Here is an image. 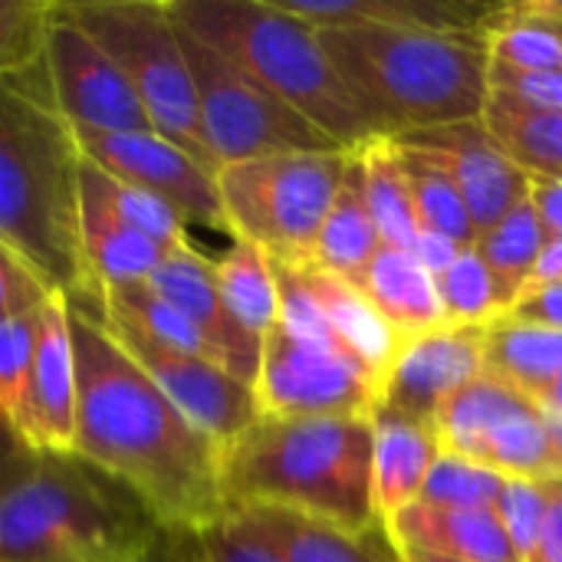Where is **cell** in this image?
Here are the masks:
<instances>
[{
  "instance_id": "1",
  "label": "cell",
  "mask_w": 562,
  "mask_h": 562,
  "mask_svg": "<svg viewBox=\"0 0 562 562\" xmlns=\"http://www.w3.org/2000/svg\"><path fill=\"white\" fill-rule=\"evenodd\" d=\"M66 303L79 379L72 454L132 487L161 527H211L227 510L221 448L168 402L95 306Z\"/></svg>"
},
{
  "instance_id": "2",
  "label": "cell",
  "mask_w": 562,
  "mask_h": 562,
  "mask_svg": "<svg viewBox=\"0 0 562 562\" xmlns=\"http://www.w3.org/2000/svg\"><path fill=\"white\" fill-rule=\"evenodd\" d=\"M79 165L82 148L49 99L43 63L0 79V244L49 293L102 313L79 240Z\"/></svg>"
},
{
  "instance_id": "3",
  "label": "cell",
  "mask_w": 562,
  "mask_h": 562,
  "mask_svg": "<svg viewBox=\"0 0 562 562\" xmlns=\"http://www.w3.org/2000/svg\"><path fill=\"white\" fill-rule=\"evenodd\" d=\"M372 418L260 415L221 448L227 507H286L349 530L382 524L372 507Z\"/></svg>"
},
{
  "instance_id": "4",
  "label": "cell",
  "mask_w": 562,
  "mask_h": 562,
  "mask_svg": "<svg viewBox=\"0 0 562 562\" xmlns=\"http://www.w3.org/2000/svg\"><path fill=\"white\" fill-rule=\"evenodd\" d=\"M316 36L342 82L385 135H408L484 115L491 99V56L481 30L323 26Z\"/></svg>"
},
{
  "instance_id": "5",
  "label": "cell",
  "mask_w": 562,
  "mask_h": 562,
  "mask_svg": "<svg viewBox=\"0 0 562 562\" xmlns=\"http://www.w3.org/2000/svg\"><path fill=\"white\" fill-rule=\"evenodd\" d=\"M161 530L132 487L79 454H33L0 494V562H145Z\"/></svg>"
},
{
  "instance_id": "6",
  "label": "cell",
  "mask_w": 562,
  "mask_h": 562,
  "mask_svg": "<svg viewBox=\"0 0 562 562\" xmlns=\"http://www.w3.org/2000/svg\"><path fill=\"white\" fill-rule=\"evenodd\" d=\"M181 30L224 53L346 151L385 135L342 82L316 30L277 0H168Z\"/></svg>"
},
{
  "instance_id": "7",
  "label": "cell",
  "mask_w": 562,
  "mask_h": 562,
  "mask_svg": "<svg viewBox=\"0 0 562 562\" xmlns=\"http://www.w3.org/2000/svg\"><path fill=\"white\" fill-rule=\"evenodd\" d=\"M56 13L89 33L135 89L155 135L217 175L207 151L198 92L168 0H53Z\"/></svg>"
},
{
  "instance_id": "8",
  "label": "cell",
  "mask_w": 562,
  "mask_h": 562,
  "mask_svg": "<svg viewBox=\"0 0 562 562\" xmlns=\"http://www.w3.org/2000/svg\"><path fill=\"white\" fill-rule=\"evenodd\" d=\"M349 151H290L217 171L227 234L273 263L313 267L316 237L339 194Z\"/></svg>"
},
{
  "instance_id": "9",
  "label": "cell",
  "mask_w": 562,
  "mask_h": 562,
  "mask_svg": "<svg viewBox=\"0 0 562 562\" xmlns=\"http://www.w3.org/2000/svg\"><path fill=\"white\" fill-rule=\"evenodd\" d=\"M207 151L221 168L290 151H346L214 46L181 30Z\"/></svg>"
},
{
  "instance_id": "10",
  "label": "cell",
  "mask_w": 562,
  "mask_h": 562,
  "mask_svg": "<svg viewBox=\"0 0 562 562\" xmlns=\"http://www.w3.org/2000/svg\"><path fill=\"white\" fill-rule=\"evenodd\" d=\"M435 435L441 454L464 458L507 481H550L547 412L487 372L438 408Z\"/></svg>"
},
{
  "instance_id": "11",
  "label": "cell",
  "mask_w": 562,
  "mask_h": 562,
  "mask_svg": "<svg viewBox=\"0 0 562 562\" xmlns=\"http://www.w3.org/2000/svg\"><path fill=\"white\" fill-rule=\"evenodd\" d=\"M260 415L277 418H375L382 385L342 352L277 326L263 339L257 375Z\"/></svg>"
},
{
  "instance_id": "12",
  "label": "cell",
  "mask_w": 562,
  "mask_h": 562,
  "mask_svg": "<svg viewBox=\"0 0 562 562\" xmlns=\"http://www.w3.org/2000/svg\"><path fill=\"white\" fill-rule=\"evenodd\" d=\"M280 286V323L286 333L329 346L366 369L379 385L398 356L402 336L366 303V296L316 267L273 263Z\"/></svg>"
},
{
  "instance_id": "13",
  "label": "cell",
  "mask_w": 562,
  "mask_h": 562,
  "mask_svg": "<svg viewBox=\"0 0 562 562\" xmlns=\"http://www.w3.org/2000/svg\"><path fill=\"white\" fill-rule=\"evenodd\" d=\"M43 72L49 99L56 112L72 125V132H155L122 69L89 33L63 20L56 3L43 46Z\"/></svg>"
},
{
  "instance_id": "14",
  "label": "cell",
  "mask_w": 562,
  "mask_h": 562,
  "mask_svg": "<svg viewBox=\"0 0 562 562\" xmlns=\"http://www.w3.org/2000/svg\"><path fill=\"white\" fill-rule=\"evenodd\" d=\"M82 158L109 178L165 201L188 227L227 231L217 175L155 132H76Z\"/></svg>"
},
{
  "instance_id": "15",
  "label": "cell",
  "mask_w": 562,
  "mask_h": 562,
  "mask_svg": "<svg viewBox=\"0 0 562 562\" xmlns=\"http://www.w3.org/2000/svg\"><path fill=\"white\" fill-rule=\"evenodd\" d=\"M112 336L145 369V375L168 395V402L217 448L231 445L260 418V402L254 385L240 382L224 366L201 356L161 349L122 329H112Z\"/></svg>"
},
{
  "instance_id": "16",
  "label": "cell",
  "mask_w": 562,
  "mask_h": 562,
  "mask_svg": "<svg viewBox=\"0 0 562 562\" xmlns=\"http://www.w3.org/2000/svg\"><path fill=\"white\" fill-rule=\"evenodd\" d=\"M487 326H441L402 339L385 375L379 412L435 425L438 408L468 382L484 375Z\"/></svg>"
},
{
  "instance_id": "17",
  "label": "cell",
  "mask_w": 562,
  "mask_h": 562,
  "mask_svg": "<svg viewBox=\"0 0 562 562\" xmlns=\"http://www.w3.org/2000/svg\"><path fill=\"white\" fill-rule=\"evenodd\" d=\"M402 145L431 151L454 178L471 224L481 234H487L494 224H501L517 204L530 198V175L510 161V155L494 142L484 119H468L454 125H438L425 132L408 135H389Z\"/></svg>"
},
{
  "instance_id": "18",
  "label": "cell",
  "mask_w": 562,
  "mask_h": 562,
  "mask_svg": "<svg viewBox=\"0 0 562 562\" xmlns=\"http://www.w3.org/2000/svg\"><path fill=\"white\" fill-rule=\"evenodd\" d=\"M145 283L204 336L217 366H224L240 382L257 385L263 342L254 333H247L227 310L221 286H217V260L204 257L188 240L168 250L158 270Z\"/></svg>"
},
{
  "instance_id": "19",
  "label": "cell",
  "mask_w": 562,
  "mask_h": 562,
  "mask_svg": "<svg viewBox=\"0 0 562 562\" xmlns=\"http://www.w3.org/2000/svg\"><path fill=\"white\" fill-rule=\"evenodd\" d=\"M79 415V379L69 329V303L49 293L36 316V356L20 435L36 454H72Z\"/></svg>"
},
{
  "instance_id": "20",
  "label": "cell",
  "mask_w": 562,
  "mask_h": 562,
  "mask_svg": "<svg viewBox=\"0 0 562 562\" xmlns=\"http://www.w3.org/2000/svg\"><path fill=\"white\" fill-rule=\"evenodd\" d=\"M79 240L89 277L102 293L145 283L168 254L119 217L105 191V175L86 158L79 165Z\"/></svg>"
},
{
  "instance_id": "21",
  "label": "cell",
  "mask_w": 562,
  "mask_h": 562,
  "mask_svg": "<svg viewBox=\"0 0 562 562\" xmlns=\"http://www.w3.org/2000/svg\"><path fill=\"white\" fill-rule=\"evenodd\" d=\"M385 530L398 550L464 562H520L494 510L408 504L385 520Z\"/></svg>"
},
{
  "instance_id": "22",
  "label": "cell",
  "mask_w": 562,
  "mask_h": 562,
  "mask_svg": "<svg viewBox=\"0 0 562 562\" xmlns=\"http://www.w3.org/2000/svg\"><path fill=\"white\" fill-rule=\"evenodd\" d=\"M286 13L310 26H389L474 33L494 7L468 0H277Z\"/></svg>"
},
{
  "instance_id": "23",
  "label": "cell",
  "mask_w": 562,
  "mask_h": 562,
  "mask_svg": "<svg viewBox=\"0 0 562 562\" xmlns=\"http://www.w3.org/2000/svg\"><path fill=\"white\" fill-rule=\"evenodd\" d=\"M280 550L283 562H402L385 524L349 530L286 507H244Z\"/></svg>"
},
{
  "instance_id": "24",
  "label": "cell",
  "mask_w": 562,
  "mask_h": 562,
  "mask_svg": "<svg viewBox=\"0 0 562 562\" xmlns=\"http://www.w3.org/2000/svg\"><path fill=\"white\" fill-rule=\"evenodd\" d=\"M375 448H372V507L385 524L398 510L418 501L435 461L441 458V445L435 425L412 422L402 415L375 412Z\"/></svg>"
},
{
  "instance_id": "25",
  "label": "cell",
  "mask_w": 562,
  "mask_h": 562,
  "mask_svg": "<svg viewBox=\"0 0 562 562\" xmlns=\"http://www.w3.org/2000/svg\"><path fill=\"white\" fill-rule=\"evenodd\" d=\"M379 250H382V240H379V231L366 201V165H362V151L356 148L349 151L339 194L316 237L313 267L359 290Z\"/></svg>"
},
{
  "instance_id": "26",
  "label": "cell",
  "mask_w": 562,
  "mask_h": 562,
  "mask_svg": "<svg viewBox=\"0 0 562 562\" xmlns=\"http://www.w3.org/2000/svg\"><path fill=\"white\" fill-rule=\"evenodd\" d=\"M359 293L385 319V326L402 339L448 326L435 277L408 250L382 247L375 260L369 263V273Z\"/></svg>"
},
{
  "instance_id": "27",
  "label": "cell",
  "mask_w": 562,
  "mask_h": 562,
  "mask_svg": "<svg viewBox=\"0 0 562 562\" xmlns=\"http://www.w3.org/2000/svg\"><path fill=\"white\" fill-rule=\"evenodd\" d=\"M484 372L537 398L562 382V333L497 319L484 339Z\"/></svg>"
},
{
  "instance_id": "28",
  "label": "cell",
  "mask_w": 562,
  "mask_h": 562,
  "mask_svg": "<svg viewBox=\"0 0 562 562\" xmlns=\"http://www.w3.org/2000/svg\"><path fill=\"white\" fill-rule=\"evenodd\" d=\"M395 148H398V165H402L405 184L412 191V204H415L422 234H438L461 250L474 247L477 231L471 224L468 204H464L451 171L425 148H412L402 142H395Z\"/></svg>"
},
{
  "instance_id": "29",
  "label": "cell",
  "mask_w": 562,
  "mask_h": 562,
  "mask_svg": "<svg viewBox=\"0 0 562 562\" xmlns=\"http://www.w3.org/2000/svg\"><path fill=\"white\" fill-rule=\"evenodd\" d=\"M481 119L494 142L530 178L562 181V112H543L491 95Z\"/></svg>"
},
{
  "instance_id": "30",
  "label": "cell",
  "mask_w": 562,
  "mask_h": 562,
  "mask_svg": "<svg viewBox=\"0 0 562 562\" xmlns=\"http://www.w3.org/2000/svg\"><path fill=\"white\" fill-rule=\"evenodd\" d=\"M359 151H362V165H366V201H369V214L375 221L382 247L415 254L422 227L415 217L412 191H408L402 165H398L395 142L389 135H375Z\"/></svg>"
},
{
  "instance_id": "31",
  "label": "cell",
  "mask_w": 562,
  "mask_h": 562,
  "mask_svg": "<svg viewBox=\"0 0 562 562\" xmlns=\"http://www.w3.org/2000/svg\"><path fill=\"white\" fill-rule=\"evenodd\" d=\"M217 286L234 319L260 342L277 329L280 286L273 273V260L260 247L247 240H234L231 250L217 260Z\"/></svg>"
},
{
  "instance_id": "32",
  "label": "cell",
  "mask_w": 562,
  "mask_h": 562,
  "mask_svg": "<svg viewBox=\"0 0 562 562\" xmlns=\"http://www.w3.org/2000/svg\"><path fill=\"white\" fill-rule=\"evenodd\" d=\"M547 240L550 237H547L530 198L524 204H517L501 224H494L487 234L477 237L474 250L481 254V260L494 273V280L504 290V296L510 300V306L530 286L537 260H540Z\"/></svg>"
},
{
  "instance_id": "33",
  "label": "cell",
  "mask_w": 562,
  "mask_h": 562,
  "mask_svg": "<svg viewBox=\"0 0 562 562\" xmlns=\"http://www.w3.org/2000/svg\"><path fill=\"white\" fill-rule=\"evenodd\" d=\"M481 36L487 43V56L497 66L524 69V72H557L562 69V26L530 16L514 3L494 7Z\"/></svg>"
},
{
  "instance_id": "34",
  "label": "cell",
  "mask_w": 562,
  "mask_h": 562,
  "mask_svg": "<svg viewBox=\"0 0 562 562\" xmlns=\"http://www.w3.org/2000/svg\"><path fill=\"white\" fill-rule=\"evenodd\" d=\"M445 316L451 326H491L507 316L510 300L497 286L494 273L481 260L474 247L461 250L438 277H435Z\"/></svg>"
},
{
  "instance_id": "35",
  "label": "cell",
  "mask_w": 562,
  "mask_h": 562,
  "mask_svg": "<svg viewBox=\"0 0 562 562\" xmlns=\"http://www.w3.org/2000/svg\"><path fill=\"white\" fill-rule=\"evenodd\" d=\"M504 484H507V477H501L481 464L441 454L415 504L454 507V510H494L504 494Z\"/></svg>"
},
{
  "instance_id": "36",
  "label": "cell",
  "mask_w": 562,
  "mask_h": 562,
  "mask_svg": "<svg viewBox=\"0 0 562 562\" xmlns=\"http://www.w3.org/2000/svg\"><path fill=\"white\" fill-rule=\"evenodd\" d=\"M53 0H0V79L43 63Z\"/></svg>"
},
{
  "instance_id": "37",
  "label": "cell",
  "mask_w": 562,
  "mask_h": 562,
  "mask_svg": "<svg viewBox=\"0 0 562 562\" xmlns=\"http://www.w3.org/2000/svg\"><path fill=\"white\" fill-rule=\"evenodd\" d=\"M36 316L40 306L30 313H16L0 319V408L20 431L26 412V392L33 375L36 356Z\"/></svg>"
},
{
  "instance_id": "38",
  "label": "cell",
  "mask_w": 562,
  "mask_h": 562,
  "mask_svg": "<svg viewBox=\"0 0 562 562\" xmlns=\"http://www.w3.org/2000/svg\"><path fill=\"white\" fill-rule=\"evenodd\" d=\"M207 562H283L250 510L227 507L211 527L198 530Z\"/></svg>"
},
{
  "instance_id": "39",
  "label": "cell",
  "mask_w": 562,
  "mask_h": 562,
  "mask_svg": "<svg viewBox=\"0 0 562 562\" xmlns=\"http://www.w3.org/2000/svg\"><path fill=\"white\" fill-rule=\"evenodd\" d=\"M547 510H550V487L547 481H507L504 494L494 507L501 527L507 530L514 553L520 562H530L537 553V543L543 537V524H547Z\"/></svg>"
},
{
  "instance_id": "40",
  "label": "cell",
  "mask_w": 562,
  "mask_h": 562,
  "mask_svg": "<svg viewBox=\"0 0 562 562\" xmlns=\"http://www.w3.org/2000/svg\"><path fill=\"white\" fill-rule=\"evenodd\" d=\"M105 191H109V201L119 211V217L125 224H132L138 234H145L148 240H155L158 247L175 250V247L191 240L188 237V224L165 201H158L155 194H148L142 188H132V184H122V181H115L109 175H105Z\"/></svg>"
},
{
  "instance_id": "41",
  "label": "cell",
  "mask_w": 562,
  "mask_h": 562,
  "mask_svg": "<svg viewBox=\"0 0 562 562\" xmlns=\"http://www.w3.org/2000/svg\"><path fill=\"white\" fill-rule=\"evenodd\" d=\"M487 86L491 95L543 109V112H562V69L557 72H524L510 66H487Z\"/></svg>"
},
{
  "instance_id": "42",
  "label": "cell",
  "mask_w": 562,
  "mask_h": 562,
  "mask_svg": "<svg viewBox=\"0 0 562 562\" xmlns=\"http://www.w3.org/2000/svg\"><path fill=\"white\" fill-rule=\"evenodd\" d=\"M46 296H49V290L23 267V260L13 250H7L0 244V319L30 313L36 306H43Z\"/></svg>"
},
{
  "instance_id": "43",
  "label": "cell",
  "mask_w": 562,
  "mask_h": 562,
  "mask_svg": "<svg viewBox=\"0 0 562 562\" xmlns=\"http://www.w3.org/2000/svg\"><path fill=\"white\" fill-rule=\"evenodd\" d=\"M504 319L520 323V326H537V329H557V333H562V280L543 283V286H530L527 293H520Z\"/></svg>"
},
{
  "instance_id": "44",
  "label": "cell",
  "mask_w": 562,
  "mask_h": 562,
  "mask_svg": "<svg viewBox=\"0 0 562 562\" xmlns=\"http://www.w3.org/2000/svg\"><path fill=\"white\" fill-rule=\"evenodd\" d=\"M33 454L36 451L23 441V435L13 428V422L0 408V494L26 471V464L33 461Z\"/></svg>"
},
{
  "instance_id": "45",
  "label": "cell",
  "mask_w": 562,
  "mask_h": 562,
  "mask_svg": "<svg viewBox=\"0 0 562 562\" xmlns=\"http://www.w3.org/2000/svg\"><path fill=\"white\" fill-rule=\"evenodd\" d=\"M145 562H207L198 530H161Z\"/></svg>"
},
{
  "instance_id": "46",
  "label": "cell",
  "mask_w": 562,
  "mask_h": 562,
  "mask_svg": "<svg viewBox=\"0 0 562 562\" xmlns=\"http://www.w3.org/2000/svg\"><path fill=\"white\" fill-rule=\"evenodd\" d=\"M530 204L537 207V217L550 240L562 237V181L553 178H533L530 181Z\"/></svg>"
},
{
  "instance_id": "47",
  "label": "cell",
  "mask_w": 562,
  "mask_h": 562,
  "mask_svg": "<svg viewBox=\"0 0 562 562\" xmlns=\"http://www.w3.org/2000/svg\"><path fill=\"white\" fill-rule=\"evenodd\" d=\"M550 487V510L543 524V537L530 562H562V481H547Z\"/></svg>"
},
{
  "instance_id": "48",
  "label": "cell",
  "mask_w": 562,
  "mask_h": 562,
  "mask_svg": "<svg viewBox=\"0 0 562 562\" xmlns=\"http://www.w3.org/2000/svg\"><path fill=\"white\" fill-rule=\"evenodd\" d=\"M458 254H461V247H454L451 240H445V237H438V234H422V237H418V247H415V257L425 263V270H428L431 277H438Z\"/></svg>"
},
{
  "instance_id": "49",
  "label": "cell",
  "mask_w": 562,
  "mask_h": 562,
  "mask_svg": "<svg viewBox=\"0 0 562 562\" xmlns=\"http://www.w3.org/2000/svg\"><path fill=\"white\" fill-rule=\"evenodd\" d=\"M557 280H562V237L560 240H547V247H543V254L537 260V270H533L530 286H543V283H557Z\"/></svg>"
},
{
  "instance_id": "50",
  "label": "cell",
  "mask_w": 562,
  "mask_h": 562,
  "mask_svg": "<svg viewBox=\"0 0 562 562\" xmlns=\"http://www.w3.org/2000/svg\"><path fill=\"white\" fill-rule=\"evenodd\" d=\"M550 438V481H562V415H547Z\"/></svg>"
},
{
  "instance_id": "51",
  "label": "cell",
  "mask_w": 562,
  "mask_h": 562,
  "mask_svg": "<svg viewBox=\"0 0 562 562\" xmlns=\"http://www.w3.org/2000/svg\"><path fill=\"white\" fill-rule=\"evenodd\" d=\"M514 7L530 13V16H540V20H550V23L562 26V0H520Z\"/></svg>"
},
{
  "instance_id": "52",
  "label": "cell",
  "mask_w": 562,
  "mask_h": 562,
  "mask_svg": "<svg viewBox=\"0 0 562 562\" xmlns=\"http://www.w3.org/2000/svg\"><path fill=\"white\" fill-rule=\"evenodd\" d=\"M547 415H562V382L560 385H553V389H547L543 395H537L533 398Z\"/></svg>"
},
{
  "instance_id": "53",
  "label": "cell",
  "mask_w": 562,
  "mask_h": 562,
  "mask_svg": "<svg viewBox=\"0 0 562 562\" xmlns=\"http://www.w3.org/2000/svg\"><path fill=\"white\" fill-rule=\"evenodd\" d=\"M402 562H464V560H445V557H431V553H418V550H398Z\"/></svg>"
}]
</instances>
